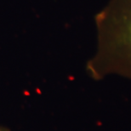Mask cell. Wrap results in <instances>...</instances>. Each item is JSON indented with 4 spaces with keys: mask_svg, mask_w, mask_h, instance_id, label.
Wrapping results in <instances>:
<instances>
[{
    "mask_svg": "<svg viewBox=\"0 0 131 131\" xmlns=\"http://www.w3.org/2000/svg\"><path fill=\"white\" fill-rule=\"evenodd\" d=\"M96 23L99 43L88 65L91 76L117 74L131 79V0H110Z\"/></svg>",
    "mask_w": 131,
    "mask_h": 131,
    "instance_id": "obj_1",
    "label": "cell"
},
{
    "mask_svg": "<svg viewBox=\"0 0 131 131\" xmlns=\"http://www.w3.org/2000/svg\"><path fill=\"white\" fill-rule=\"evenodd\" d=\"M0 131H9V129H8L7 128H4L3 126H0Z\"/></svg>",
    "mask_w": 131,
    "mask_h": 131,
    "instance_id": "obj_2",
    "label": "cell"
}]
</instances>
